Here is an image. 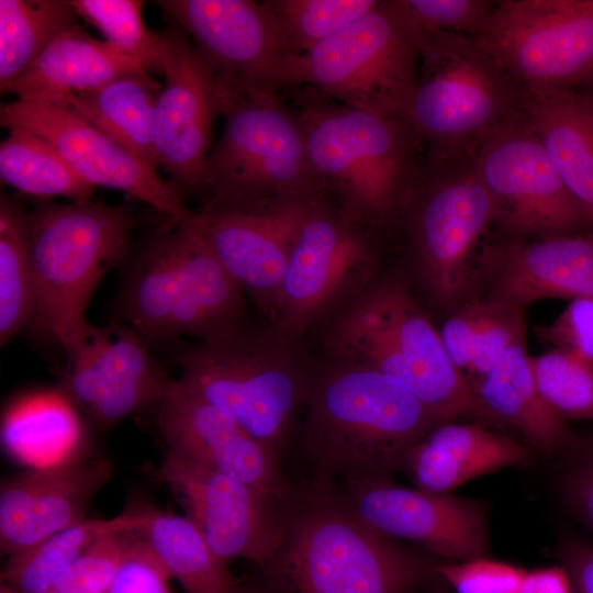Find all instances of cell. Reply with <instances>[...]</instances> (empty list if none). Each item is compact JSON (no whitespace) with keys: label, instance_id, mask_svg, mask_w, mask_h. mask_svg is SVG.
Listing matches in <instances>:
<instances>
[{"label":"cell","instance_id":"cell-41","mask_svg":"<svg viewBox=\"0 0 593 593\" xmlns=\"http://www.w3.org/2000/svg\"><path fill=\"white\" fill-rule=\"evenodd\" d=\"M414 22L424 29L441 30L481 40L494 2L485 0H401Z\"/></svg>","mask_w":593,"mask_h":593},{"label":"cell","instance_id":"cell-8","mask_svg":"<svg viewBox=\"0 0 593 593\" xmlns=\"http://www.w3.org/2000/svg\"><path fill=\"white\" fill-rule=\"evenodd\" d=\"M24 221L34 293L29 329L66 351L90 323L99 283L125 260L134 216L125 205L38 200Z\"/></svg>","mask_w":593,"mask_h":593},{"label":"cell","instance_id":"cell-17","mask_svg":"<svg viewBox=\"0 0 593 593\" xmlns=\"http://www.w3.org/2000/svg\"><path fill=\"white\" fill-rule=\"evenodd\" d=\"M65 354L57 388L102 427L157 409L174 383L145 338L122 322L89 323Z\"/></svg>","mask_w":593,"mask_h":593},{"label":"cell","instance_id":"cell-43","mask_svg":"<svg viewBox=\"0 0 593 593\" xmlns=\"http://www.w3.org/2000/svg\"><path fill=\"white\" fill-rule=\"evenodd\" d=\"M171 575L136 530L107 593H172Z\"/></svg>","mask_w":593,"mask_h":593},{"label":"cell","instance_id":"cell-38","mask_svg":"<svg viewBox=\"0 0 593 593\" xmlns=\"http://www.w3.org/2000/svg\"><path fill=\"white\" fill-rule=\"evenodd\" d=\"M380 0H262L286 44L296 55L370 12Z\"/></svg>","mask_w":593,"mask_h":593},{"label":"cell","instance_id":"cell-44","mask_svg":"<svg viewBox=\"0 0 593 593\" xmlns=\"http://www.w3.org/2000/svg\"><path fill=\"white\" fill-rule=\"evenodd\" d=\"M534 331L539 339L555 349L574 354L593 363V296L570 300L551 323Z\"/></svg>","mask_w":593,"mask_h":593},{"label":"cell","instance_id":"cell-15","mask_svg":"<svg viewBox=\"0 0 593 593\" xmlns=\"http://www.w3.org/2000/svg\"><path fill=\"white\" fill-rule=\"evenodd\" d=\"M478 41L525 94L577 88L593 66V0L495 1Z\"/></svg>","mask_w":593,"mask_h":593},{"label":"cell","instance_id":"cell-10","mask_svg":"<svg viewBox=\"0 0 593 593\" xmlns=\"http://www.w3.org/2000/svg\"><path fill=\"white\" fill-rule=\"evenodd\" d=\"M417 79L402 118L429 158L474 153L523 110L525 93L478 40L421 27Z\"/></svg>","mask_w":593,"mask_h":593},{"label":"cell","instance_id":"cell-31","mask_svg":"<svg viewBox=\"0 0 593 593\" xmlns=\"http://www.w3.org/2000/svg\"><path fill=\"white\" fill-rule=\"evenodd\" d=\"M163 85L154 78H122L97 89L56 100L82 116L142 161L157 170L153 115Z\"/></svg>","mask_w":593,"mask_h":593},{"label":"cell","instance_id":"cell-22","mask_svg":"<svg viewBox=\"0 0 593 593\" xmlns=\"http://www.w3.org/2000/svg\"><path fill=\"white\" fill-rule=\"evenodd\" d=\"M525 310L542 299L593 296V231L532 239L485 238L473 288Z\"/></svg>","mask_w":593,"mask_h":593},{"label":"cell","instance_id":"cell-49","mask_svg":"<svg viewBox=\"0 0 593 593\" xmlns=\"http://www.w3.org/2000/svg\"><path fill=\"white\" fill-rule=\"evenodd\" d=\"M235 593H267L262 586L242 585L239 584Z\"/></svg>","mask_w":593,"mask_h":593},{"label":"cell","instance_id":"cell-37","mask_svg":"<svg viewBox=\"0 0 593 593\" xmlns=\"http://www.w3.org/2000/svg\"><path fill=\"white\" fill-rule=\"evenodd\" d=\"M78 16L94 26L148 74L163 75L167 60L164 32L149 30L143 20L141 0H69Z\"/></svg>","mask_w":593,"mask_h":593},{"label":"cell","instance_id":"cell-11","mask_svg":"<svg viewBox=\"0 0 593 593\" xmlns=\"http://www.w3.org/2000/svg\"><path fill=\"white\" fill-rule=\"evenodd\" d=\"M383 237L348 220L331 195L313 203L266 325L287 340L304 344L380 272Z\"/></svg>","mask_w":593,"mask_h":593},{"label":"cell","instance_id":"cell-28","mask_svg":"<svg viewBox=\"0 0 593 593\" xmlns=\"http://www.w3.org/2000/svg\"><path fill=\"white\" fill-rule=\"evenodd\" d=\"M522 112L593 223V96L577 88L525 94Z\"/></svg>","mask_w":593,"mask_h":593},{"label":"cell","instance_id":"cell-35","mask_svg":"<svg viewBox=\"0 0 593 593\" xmlns=\"http://www.w3.org/2000/svg\"><path fill=\"white\" fill-rule=\"evenodd\" d=\"M0 177L38 200L60 197L82 203L91 201L96 190L55 147L23 130H10L0 144Z\"/></svg>","mask_w":593,"mask_h":593},{"label":"cell","instance_id":"cell-50","mask_svg":"<svg viewBox=\"0 0 593 593\" xmlns=\"http://www.w3.org/2000/svg\"><path fill=\"white\" fill-rule=\"evenodd\" d=\"M582 83H584L586 88H589L586 92L593 96V66Z\"/></svg>","mask_w":593,"mask_h":593},{"label":"cell","instance_id":"cell-2","mask_svg":"<svg viewBox=\"0 0 593 593\" xmlns=\"http://www.w3.org/2000/svg\"><path fill=\"white\" fill-rule=\"evenodd\" d=\"M440 559L362 524L333 490H298L279 547L260 566L267 593H419Z\"/></svg>","mask_w":593,"mask_h":593},{"label":"cell","instance_id":"cell-26","mask_svg":"<svg viewBox=\"0 0 593 593\" xmlns=\"http://www.w3.org/2000/svg\"><path fill=\"white\" fill-rule=\"evenodd\" d=\"M472 389L493 424L514 427L538 451L553 455L574 443L567 421L537 387L525 336L508 346Z\"/></svg>","mask_w":593,"mask_h":593},{"label":"cell","instance_id":"cell-6","mask_svg":"<svg viewBox=\"0 0 593 593\" xmlns=\"http://www.w3.org/2000/svg\"><path fill=\"white\" fill-rule=\"evenodd\" d=\"M220 115L225 124L202 169L198 212H260L329 195L300 118L279 94L232 99Z\"/></svg>","mask_w":593,"mask_h":593},{"label":"cell","instance_id":"cell-36","mask_svg":"<svg viewBox=\"0 0 593 593\" xmlns=\"http://www.w3.org/2000/svg\"><path fill=\"white\" fill-rule=\"evenodd\" d=\"M25 211L0 200V344L29 329L34 305L33 278L25 234Z\"/></svg>","mask_w":593,"mask_h":593},{"label":"cell","instance_id":"cell-20","mask_svg":"<svg viewBox=\"0 0 593 593\" xmlns=\"http://www.w3.org/2000/svg\"><path fill=\"white\" fill-rule=\"evenodd\" d=\"M157 418L167 451L231 475L281 506L295 495L278 454L177 380L158 405Z\"/></svg>","mask_w":593,"mask_h":593},{"label":"cell","instance_id":"cell-21","mask_svg":"<svg viewBox=\"0 0 593 593\" xmlns=\"http://www.w3.org/2000/svg\"><path fill=\"white\" fill-rule=\"evenodd\" d=\"M165 82L153 115V150L181 195H195L212 148V122L219 115L213 76L189 37L177 25L164 32Z\"/></svg>","mask_w":593,"mask_h":593},{"label":"cell","instance_id":"cell-34","mask_svg":"<svg viewBox=\"0 0 593 593\" xmlns=\"http://www.w3.org/2000/svg\"><path fill=\"white\" fill-rule=\"evenodd\" d=\"M78 14L69 0H0V90L23 75Z\"/></svg>","mask_w":593,"mask_h":593},{"label":"cell","instance_id":"cell-7","mask_svg":"<svg viewBox=\"0 0 593 593\" xmlns=\"http://www.w3.org/2000/svg\"><path fill=\"white\" fill-rule=\"evenodd\" d=\"M249 300L201 237L169 221L131 259L119 294L120 322L153 343L206 340L249 321Z\"/></svg>","mask_w":593,"mask_h":593},{"label":"cell","instance_id":"cell-42","mask_svg":"<svg viewBox=\"0 0 593 593\" xmlns=\"http://www.w3.org/2000/svg\"><path fill=\"white\" fill-rule=\"evenodd\" d=\"M527 570L480 557L466 561H441L437 577L454 593H519Z\"/></svg>","mask_w":593,"mask_h":593},{"label":"cell","instance_id":"cell-29","mask_svg":"<svg viewBox=\"0 0 593 593\" xmlns=\"http://www.w3.org/2000/svg\"><path fill=\"white\" fill-rule=\"evenodd\" d=\"M78 410L58 388L20 396L1 418L4 451L29 468L53 466L83 452Z\"/></svg>","mask_w":593,"mask_h":593},{"label":"cell","instance_id":"cell-25","mask_svg":"<svg viewBox=\"0 0 593 593\" xmlns=\"http://www.w3.org/2000/svg\"><path fill=\"white\" fill-rule=\"evenodd\" d=\"M530 451L478 422H443L406 452L403 469L415 488L450 493L471 479L529 463Z\"/></svg>","mask_w":593,"mask_h":593},{"label":"cell","instance_id":"cell-46","mask_svg":"<svg viewBox=\"0 0 593 593\" xmlns=\"http://www.w3.org/2000/svg\"><path fill=\"white\" fill-rule=\"evenodd\" d=\"M558 555L574 593H593V542L574 536L567 537L561 541Z\"/></svg>","mask_w":593,"mask_h":593},{"label":"cell","instance_id":"cell-24","mask_svg":"<svg viewBox=\"0 0 593 593\" xmlns=\"http://www.w3.org/2000/svg\"><path fill=\"white\" fill-rule=\"evenodd\" d=\"M112 467L86 451L63 462L29 468L1 484L0 548L7 557L85 519L96 494L110 481Z\"/></svg>","mask_w":593,"mask_h":593},{"label":"cell","instance_id":"cell-39","mask_svg":"<svg viewBox=\"0 0 593 593\" xmlns=\"http://www.w3.org/2000/svg\"><path fill=\"white\" fill-rule=\"evenodd\" d=\"M537 387L562 418L593 421V363L568 351L552 349L530 356Z\"/></svg>","mask_w":593,"mask_h":593},{"label":"cell","instance_id":"cell-40","mask_svg":"<svg viewBox=\"0 0 593 593\" xmlns=\"http://www.w3.org/2000/svg\"><path fill=\"white\" fill-rule=\"evenodd\" d=\"M135 532H119L96 541L49 593H107Z\"/></svg>","mask_w":593,"mask_h":593},{"label":"cell","instance_id":"cell-33","mask_svg":"<svg viewBox=\"0 0 593 593\" xmlns=\"http://www.w3.org/2000/svg\"><path fill=\"white\" fill-rule=\"evenodd\" d=\"M141 533L184 593L237 591L239 583L227 563L214 553L189 517L147 507Z\"/></svg>","mask_w":593,"mask_h":593},{"label":"cell","instance_id":"cell-45","mask_svg":"<svg viewBox=\"0 0 593 593\" xmlns=\"http://www.w3.org/2000/svg\"><path fill=\"white\" fill-rule=\"evenodd\" d=\"M562 491L572 513L593 533V448L567 471Z\"/></svg>","mask_w":593,"mask_h":593},{"label":"cell","instance_id":"cell-9","mask_svg":"<svg viewBox=\"0 0 593 593\" xmlns=\"http://www.w3.org/2000/svg\"><path fill=\"white\" fill-rule=\"evenodd\" d=\"M496 204L474 153L429 158L393 228L429 303L451 311L471 296L475 260L494 224Z\"/></svg>","mask_w":593,"mask_h":593},{"label":"cell","instance_id":"cell-5","mask_svg":"<svg viewBox=\"0 0 593 593\" xmlns=\"http://www.w3.org/2000/svg\"><path fill=\"white\" fill-rule=\"evenodd\" d=\"M177 381L231 414L279 457L299 426L317 359L253 320L181 348Z\"/></svg>","mask_w":593,"mask_h":593},{"label":"cell","instance_id":"cell-51","mask_svg":"<svg viewBox=\"0 0 593 593\" xmlns=\"http://www.w3.org/2000/svg\"><path fill=\"white\" fill-rule=\"evenodd\" d=\"M0 593H21L19 592L18 590H15L14 588L1 582V585H0Z\"/></svg>","mask_w":593,"mask_h":593},{"label":"cell","instance_id":"cell-4","mask_svg":"<svg viewBox=\"0 0 593 593\" xmlns=\"http://www.w3.org/2000/svg\"><path fill=\"white\" fill-rule=\"evenodd\" d=\"M295 110L331 198L351 222L393 231L424 164L422 143L401 116L339 103L315 89Z\"/></svg>","mask_w":593,"mask_h":593},{"label":"cell","instance_id":"cell-48","mask_svg":"<svg viewBox=\"0 0 593 593\" xmlns=\"http://www.w3.org/2000/svg\"><path fill=\"white\" fill-rule=\"evenodd\" d=\"M419 593H454L437 575Z\"/></svg>","mask_w":593,"mask_h":593},{"label":"cell","instance_id":"cell-47","mask_svg":"<svg viewBox=\"0 0 593 593\" xmlns=\"http://www.w3.org/2000/svg\"><path fill=\"white\" fill-rule=\"evenodd\" d=\"M519 593H574V590L567 570L560 564L526 571Z\"/></svg>","mask_w":593,"mask_h":593},{"label":"cell","instance_id":"cell-23","mask_svg":"<svg viewBox=\"0 0 593 593\" xmlns=\"http://www.w3.org/2000/svg\"><path fill=\"white\" fill-rule=\"evenodd\" d=\"M312 204L260 212L197 211L184 222L244 290L264 324L271 317L295 237Z\"/></svg>","mask_w":593,"mask_h":593},{"label":"cell","instance_id":"cell-3","mask_svg":"<svg viewBox=\"0 0 593 593\" xmlns=\"http://www.w3.org/2000/svg\"><path fill=\"white\" fill-rule=\"evenodd\" d=\"M324 354L377 370L402 384L441 421L493 424L452 365L439 331L399 273L379 272L324 324Z\"/></svg>","mask_w":593,"mask_h":593},{"label":"cell","instance_id":"cell-14","mask_svg":"<svg viewBox=\"0 0 593 593\" xmlns=\"http://www.w3.org/2000/svg\"><path fill=\"white\" fill-rule=\"evenodd\" d=\"M474 159L496 204V236L532 239L593 231L523 112L490 131Z\"/></svg>","mask_w":593,"mask_h":593},{"label":"cell","instance_id":"cell-16","mask_svg":"<svg viewBox=\"0 0 593 593\" xmlns=\"http://www.w3.org/2000/svg\"><path fill=\"white\" fill-rule=\"evenodd\" d=\"M331 490L370 529L413 542L441 561L489 552V507L480 500L404 488L391 479L346 481Z\"/></svg>","mask_w":593,"mask_h":593},{"label":"cell","instance_id":"cell-13","mask_svg":"<svg viewBox=\"0 0 593 593\" xmlns=\"http://www.w3.org/2000/svg\"><path fill=\"white\" fill-rule=\"evenodd\" d=\"M210 69L221 107L236 98L279 94L302 86L301 58L255 0H159Z\"/></svg>","mask_w":593,"mask_h":593},{"label":"cell","instance_id":"cell-30","mask_svg":"<svg viewBox=\"0 0 593 593\" xmlns=\"http://www.w3.org/2000/svg\"><path fill=\"white\" fill-rule=\"evenodd\" d=\"M439 334L452 365L472 387L526 335L525 310L472 295L448 312Z\"/></svg>","mask_w":593,"mask_h":593},{"label":"cell","instance_id":"cell-12","mask_svg":"<svg viewBox=\"0 0 593 593\" xmlns=\"http://www.w3.org/2000/svg\"><path fill=\"white\" fill-rule=\"evenodd\" d=\"M419 51L421 29L401 0H380L302 55V86L348 107L402 118L416 83Z\"/></svg>","mask_w":593,"mask_h":593},{"label":"cell","instance_id":"cell-32","mask_svg":"<svg viewBox=\"0 0 593 593\" xmlns=\"http://www.w3.org/2000/svg\"><path fill=\"white\" fill-rule=\"evenodd\" d=\"M147 522V507L112 518H85L8 557L1 582L21 593H49L75 561L102 537L139 530Z\"/></svg>","mask_w":593,"mask_h":593},{"label":"cell","instance_id":"cell-18","mask_svg":"<svg viewBox=\"0 0 593 593\" xmlns=\"http://www.w3.org/2000/svg\"><path fill=\"white\" fill-rule=\"evenodd\" d=\"M0 124L42 137L96 188L122 191L174 223L193 215L178 189L156 169L60 102L16 99L1 105Z\"/></svg>","mask_w":593,"mask_h":593},{"label":"cell","instance_id":"cell-27","mask_svg":"<svg viewBox=\"0 0 593 593\" xmlns=\"http://www.w3.org/2000/svg\"><path fill=\"white\" fill-rule=\"evenodd\" d=\"M122 78H153L107 41L75 25L60 34L4 93L22 100L53 101Z\"/></svg>","mask_w":593,"mask_h":593},{"label":"cell","instance_id":"cell-1","mask_svg":"<svg viewBox=\"0 0 593 593\" xmlns=\"http://www.w3.org/2000/svg\"><path fill=\"white\" fill-rule=\"evenodd\" d=\"M394 379L367 367L317 359L299 423L312 488L390 479L411 447L443 423Z\"/></svg>","mask_w":593,"mask_h":593},{"label":"cell","instance_id":"cell-19","mask_svg":"<svg viewBox=\"0 0 593 593\" xmlns=\"http://www.w3.org/2000/svg\"><path fill=\"white\" fill-rule=\"evenodd\" d=\"M158 475L225 563L245 559L260 567L279 547L286 506L250 485L169 451Z\"/></svg>","mask_w":593,"mask_h":593}]
</instances>
